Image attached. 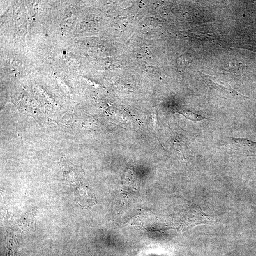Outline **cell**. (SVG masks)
Here are the masks:
<instances>
[{
	"label": "cell",
	"instance_id": "2",
	"mask_svg": "<svg viewBox=\"0 0 256 256\" xmlns=\"http://www.w3.org/2000/svg\"><path fill=\"white\" fill-rule=\"evenodd\" d=\"M152 117H153V121H154V124H153L154 125V127H155L156 124V122H157V116H156V115L154 114V115L152 116Z\"/></svg>",
	"mask_w": 256,
	"mask_h": 256
},
{
	"label": "cell",
	"instance_id": "1",
	"mask_svg": "<svg viewBox=\"0 0 256 256\" xmlns=\"http://www.w3.org/2000/svg\"><path fill=\"white\" fill-rule=\"evenodd\" d=\"M211 81L213 82V83L214 84H216V85H217L219 86V87H220L221 88V89H224L225 90L227 91L228 90L229 91L230 93H235V91L233 90V89H232V87H231L228 84H225V83H222V82L218 80H217V79H216V80H213V79H211Z\"/></svg>",
	"mask_w": 256,
	"mask_h": 256
}]
</instances>
